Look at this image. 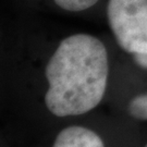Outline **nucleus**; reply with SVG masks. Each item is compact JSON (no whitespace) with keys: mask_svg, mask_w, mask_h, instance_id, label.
<instances>
[{"mask_svg":"<svg viewBox=\"0 0 147 147\" xmlns=\"http://www.w3.org/2000/svg\"><path fill=\"white\" fill-rule=\"evenodd\" d=\"M129 112L133 118L147 120V94L134 97L129 104Z\"/></svg>","mask_w":147,"mask_h":147,"instance_id":"4","label":"nucleus"},{"mask_svg":"<svg viewBox=\"0 0 147 147\" xmlns=\"http://www.w3.org/2000/svg\"><path fill=\"white\" fill-rule=\"evenodd\" d=\"M108 22L125 51L147 53V0H109Z\"/></svg>","mask_w":147,"mask_h":147,"instance_id":"2","label":"nucleus"},{"mask_svg":"<svg viewBox=\"0 0 147 147\" xmlns=\"http://www.w3.org/2000/svg\"><path fill=\"white\" fill-rule=\"evenodd\" d=\"M134 59L141 67L147 68V53H136V55H133Z\"/></svg>","mask_w":147,"mask_h":147,"instance_id":"6","label":"nucleus"},{"mask_svg":"<svg viewBox=\"0 0 147 147\" xmlns=\"http://www.w3.org/2000/svg\"><path fill=\"white\" fill-rule=\"evenodd\" d=\"M145 147H147V144H146V146H145Z\"/></svg>","mask_w":147,"mask_h":147,"instance_id":"7","label":"nucleus"},{"mask_svg":"<svg viewBox=\"0 0 147 147\" xmlns=\"http://www.w3.org/2000/svg\"><path fill=\"white\" fill-rule=\"evenodd\" d=\"M53 147H104L94 131L83 126H69L58 134Z\"/></svg>","mask_w":147,"mask_h":147,"instance_id":"3","label":"nucleus"},{"mask_svg":"<svg viewBox=\"0 0 147 147\" xmlns=\"http://www.w3.org/2000/svg\"><path fill=\"white\" fill-rule=\"evenodd\" d=\"M108 72L107 50L99 39L87 34L67 37L46 67L48 110L67 117L94 109L104 97Z\"/></svg>","mask_w":147,"mask_h":147,"instance_id":"1","label":"nucleus"},{"mask_svg":"<svg viewBox=\"0 0 147 147\" xmlns=\"http://www.w3.org/2000/svg\"><path fill=\"white\" fill-rule=\"evenodd\" d=\"M56 5L67 11L78 12L88 9L98 1V0H53Z\"/></svg>","mask_w":147,"mask_h":147,"instance_id":"5","label":"nucleus"}]
</instances>
